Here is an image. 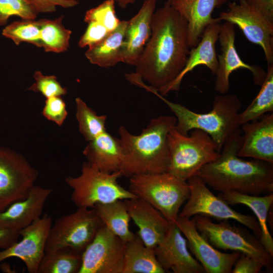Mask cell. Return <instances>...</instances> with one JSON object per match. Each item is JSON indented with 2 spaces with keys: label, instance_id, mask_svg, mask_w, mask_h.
<instances>
[{
  "label": "cell",
  "instance_id": "cell-41",
  "mask_svg": "<svg viewBox=\"0 0 273 273\" xmlns=\"http://www.w3.org/2000/svg\"><path fill=\"white\" fill-rule=\"evenodd\" d=\"M20 231L0 227V249H6L17 242Z\"/></svg>",
  "mask_w": 273,
  "mask_h": 273
},
{
  "label": "cell",
  "instance_id": "cell-6",
  "mask_svg": "<svg viewBox=\"0 0 273 273\" xmlns=\"http://www.w3.org/2000/svg\"><path fill=\"white\" fill-rule=\"evenodd\" d=\"M128 190L159 210L170 223H175L190 192L187 180L166 171L133 175Z\"/></svg>",
  "mask_w": 273,
  "mask_h": 273
},
{
  "label": "cell",
  "instance_id": "cell-8",
  "mask_svg": "<svg viewBox=\"0 0 273 273\" xmlns=\"http://www.w3.org/2000/svg\"><path fill=\"white\" fill-rule=\"evenodd\" d=\"M103 225L95 208L79 207L52 223L45 252L64 250L81 255Z\"/></svg>",
  "mask_w": 273,
  "mask_h": 273
},
{
  "label": "cell",
  "instance_id": "cell-15",
  "mask_svg": "<svg viewBox=\"0 0 273 273\" xmlns=\"http://www.w3.org/2000/svg\"><path fill=\"white\" fill-rule=\"evenodd\" d=\"M175 224L187 241L191 254L207 273L232 272L241 253L219 251L213 246L198 231L193 218L178 216Z\"/></svg>",
  "mask_w": 273,
  "mask_h": 273
},
{
  "label": "cell",
  "instance_id": "cell-4",
  "mask_svg": "<svg viewBox=\"0 0 273 273\" xmlns=\"http://www.w3.org/2000/svg\"><path fill=\"white\" fill-rule=\"evenodd\" d=\"M146 90L163 101L175 115V128L179 132L187 135L193 129L203 130L215 142L219 152L228 140L241 127L239 114L242 104L236 95L227 93L216 96L212 110L202 113L166 100L151 86H147Z\"/></svg>",
  "mask_w": 273,
  "mask_h": 273
},
{
  "label": "cell",
  "instance_id": "cell-10",
  "mask_svg": "<svg viewBox=\"0 0 273 273\" xmlns=\"http://www.w3.org/2000/svg\"><path fill=\"white\" fill-rule=\"evenodd\" d=\"M187 181L190 187V195L178 216L191 218L196 215H202L221 221L232 219L249 228L260 238V228L255 217L232 208L225 201L214 195L198 176H194Z\"/></svg>",
  "mask_w": 273,
  "mask_h": 273
},
{
  "label": "cell",
  "instance_id": "cell-34",
  "mask_svg": "<svg viewBox=\"0 0 273 273\" xmlns=\"http://www.w3.org/2000/svg\"><path fill=\"white\" fill-rule=\"evenodd\" d=\"M38 12L28 0H0V26L12 16L24 20H34Z\"/></svg>",
  "mask_w": 273,
  "mask_h": 273
},
{
  "label": "cell",
  "instance_id": "cell-3",
  "mask_svg": "<svg viewBox=\"0 0 273 273\" xmlns=\"http://www.w3.org/2000/svg\"><path fill=\"white\" fill-rule=\"evenodd\" d=\"M172 116H160L150 121L139 135L130 133L124 126L118 129L122 149L120 171L122 175L157 173L167 171L169 152L167 135L175 126Z\"/></svg>",
  "mask_w": 273,
  "mask_h": 273
},
{
  "label": "cell",
  "instance_id": "cell-1",
  "mask_svg": "<svg viewBox=\"0 0 273 273\" xmlns=\"http://www.w3.org/2000/svg\"><path fill=\"white\" fill-rule=\"evenodd\" d=\"M191 49L187 22L167 1L153 13L151 35L135 73L158 90L179 74Z\"/></svg>",
  "mask_w": 273,
  "mask_h": 273
},
{
  "label": "cell",
  "instance_id": "cell-14",
  "mask_svg": "<svg viewBox=\"0 0 273 273\" xmlns=\"http://www.w3.org/2000/svg\"><path fill=\"white\" fill-rule=\"evenodd\" d=\"M52 223V217L44 214L21 230V239L0 250V263L10 258H18L24 263L28 272L37 273Z\"/></svg>",
  "mask_w": 273,
  "mask_h": 273
},
{
  "label": "cell",
  "instance_id": "cell-37",
  "mask_svg": "<svg viewBox=\"0 0 273 273\" xmlns=\"http://www.w3.org/2000/svg\"><path fill=\"white\" fill-rule=\"evenodd\" d=\"M42 114L48 120L61 125L67 116L66 105L61 97L46 99Z\"/></svg>",
  "mask_w": 273,
  "mask_h": 273
},
{
  "label": "cell",
  "instance_id": "cell-31",
  "mask_svg": "<svg viewBox=\"0 0 273 273\" xmlns=\"http://www.w3.org/2000/svg\"><path fill=\"white\" fill-rule=\"evenodd\" d=\"M81 255L70 251L58 250L45 252L37 273H78Z\"/></svg>",
  "mask_w": 273,
  "mask_h": 273
},
{
  "label": "cell",
  "instance_id": "cell-23",
  "mask_svg": "<svg viewBox=\"0 0 273 273\" xmlns=\"http://www.w3.org/2000/svg\"><path fill=\"white\" fill-rule=\"evenodd\" d=\"M228 0H168L171 6L187 21L188 40L191 48L196 47L205 28L221 21L213 18L212 14L215 8Z\"/></svg>",
  "mask_w": 273,
  "mask_h": 273
},
{
  "label": "cell",
  "instance_id": "cell-26",
  "mask_svg": "<svg viewBox=\"0 0 273 273\" xmlns=\"http://www.w3.org/2000/svg\"><path fill=\"white\" fill-rule=\"evenodd\" d=\"M154 248L147 247L136 234L125 243L122 273H164Z\"/></svg>",
  "mask_w": 273,
  "mask_h": 273
},
{
  "label": "cell",
  "instance_id": "cell-9",
  "mask_svg": "<svg viewBox=\"0 0 273 273\" xmlns=\"http://www.w3.org/2000/svg\"><path fill=\"white\" fill-rule=\"evenodd\" d=\"M193 218L199 232L215 248L240 252L261 261L265 267L272 268V257L259 239L245 229L231 225L226 220L214 223L210 217L202 215Z\"/></svg>",
  "mask_w": 273,
  "mask_h": 273
},
{
  "label": "cell",
  "instance_id": "cell-20",
  "mask_svg": "<svg viewBox=\"0 0 273 273\" xmlns=\"http://www.w3.org/2000/svg\"><path fill=\"white\" fill-rule=\"evenodd\" d=\"M124 201L130 218L138 227L136 234L146 246L154 248L163 240L171 223L159 210L140 198Z\"/></svg>",
  "mask_w": 273,
  "mask_h": 273
},
{
  "label": "cell",
  "instance_id": "cell-24",
  "mask_svg": "<svg viewBox=\"0 0 273 273\" xmlns=\"http://www.w3.org/2000/svg\"><path fill=\"white\" fill-rule=\"evenodd\" d=\"M82 153L87 162L100 170L120 171L123 154L119 139L106 131L88 142Z\"/></svg>",
  "mask_w": 273,
  "mask_h": 273
},
{
  "label": "cell",
  "instance_id": "cell-30",
  "mask_svg": "<svg viewBox=\"0 0 273 273\" xmlns=\"http://www.w3.org/2000/svg\"><path fill=\"white\" fill-rule=\"evenodd\" d=\"M63 16L54 20L42 19L38 21L40 26L41 47L47 52L61 53L67 50L71 31L62 24Z\"/></svg>",
  "mask_w": 273,
  "mask_h": 273
},
{
  "label": "cell",
  "instance_id": "cell-18",
  "mask_svg": "<svg viewBox=\"0 0 273 273\" xmlns=\"http://www.w3.org/2000/svg\"><path fill=\"white\" fill-rule=\"evenodd\" d=\"M156 0H145L138 13L127 21L121 49V62L135 66L150 37Z\"/></svg>",
  "mask_w": 273,
  "mask_h": 273
},
{
  "label": "cell",
  "instance_id": "cell-16",
  "mask_svg": "<svg viewBox=\"0 0 273 273\" xmlns=\"http://www.w3.org/2000/svg\"><path fill=\"white\" fill-rule=\"evenodd\" d=\"M235 25L224 22L221 24L218 39L220 54L217 55L218 68L216 74L214 89L219 94H225L230 90V76L239 69L249 70L253 74L254 83L261 85L266 76V72L260 67L244 62L240 57L235 47Z\"/></svg>",
  "mask_w": 273,
  "mask_h": 273
},
{
  "label": "cell",
  "instance_id": "cell-29",
  "mask_svg": "<svg viewBox=\"0 0 273 273\" xmlns=\"http://www.w3.org/2000/svg\"><path fill=\"white\" fill-rule=\"evenodd\" d=\"M273 111V64H267L260 89L248 106L239 114L240 125L258 119Z\"/></svg>",
  "mask_w": 273,
  "mask_h": 273
},
{
  "label": "cell",
  "instance_id": "cell-13",
  "mask_svg": "<svg viewBox=\"0 0 273 273\" xmlns=\"http://www.w3.org/2000/svg\"><path fill=\"white\" fill-rule=\"evenodd\" d=\"M125 243L104 225L81 254L78 273H122Z\"/></svg>",
  "mask_w": 273,
  "mask_h": 273
},
{
  "label": "cell",
  "instance_id": "cell-17",
  "mask_svg": "<svg viewBox=\"0 0 273 273\" xmlns=\"http://www.w3.org/2000/svg\"><path fill=\"white\" fill-rule=\"evenodd\" d=\"M156 257L165 272L203 273L202 265L189 250L187 241L175 223L154 248Z\"/></svg>",
  "mask_w": 273,
  "mask_h": 273
},
{
  "label": "cell",
  "instance_id": "cell-21",
  "mask_svg": "<svg viewBox=\"0 0 273 273\" xmlns=\"http://www.w3.org/2000/svg\"><path fill=\"white\" fill-rule=\"evenodd\" d=\"M220 26V23L216 22L205 28L197 45L191 48L186 65L179 74L170 83L157 90L161 96H164L171 91L178 90L184 76L198 66L204 65L213 75H216L218 60L215 45Z\"/></svg>",
  "mask_w": 273,
  "mask_h": 273
},
{
  "label": "cell",
  "instance_id": "cell-43",
  "mask_svg": "<svg viewBox=\"0 0 273 273\" xmlns=\"http://www.w3.org/2000/svg\"><path fill=\"white\" fill-rule=\"evenodd\" d=\"M136 0H115L119 7L124 9L128 5L133 4Z\"/></svg>",
  "mask_w": 273,
  "mask_h": 273
},
{
  "label": "cell",
  "instance_id": "cell-36",
  "mask_svg": "<svg viewBox=\"0 0 273 273\" xmlns=\"http://www.w3.org/2000/svg\"><path fill=\"white\" fill-rule=\"evenodd\" d=\"M33 77L35 82L27 90L41 93L44 97H61L67 94L66 88L63 87L54 75H44L39 71L35 72Z\"/></svg>",
  "mask_w": 273,
  "mask_h": 273
},
{
  "label": "cell",
  "instance_id": "cell-35",
  "mask_svg": "<svg viewBox=\"0 0 273 273\" xmlns=\"http://www.w3.org/2000/svg\"><path fill=\"white\" fill-rule=\"evenodd\" d=\"M115 0H106L97 7L87 11L84 21L97 22L111 32L115 29L120 21L116 15Z\"/></svg>",
  "mask_w": 273,
  "mask_h": 273
},
{
  "label": "cell",
  "instance_id": "cell-42",
  "mask_svg": "<svg viewBox=\"0 0 273 273\" xmlns=\"http://www.w3.org/2000/svg\"><path fill=\"white\" fill-rule=\"evenodd\" d=\"M247 1L249 5L273 22V0H247Z\"/></svg>",
  "mask_w": 273,
  "mask_h": 273
},
{
  "label": "cell",
  "instance_id": "cell-5",
  "mask_svg": "<svg viewBox=\"0 0 273 273\" xmlns=\"http://www.w3.org/2000/svg\"><path fill=\"white\" fill-rule=\"evenodd\" d=\"M167 141L169 161L166 172L184 180L197 175L220 153L210 136L200 129H193L189 135H184L174 126L168 132Z\"/></svg>",
  "mask_w": 273,
  "mask_h": 273
},
{
  "label": "cell",
  "instance_id": "cell-19",
  "mask_svg": "<svg viewBox=\"0 0 273 273\" xmlns=\"http://www.w3.org/2000/svg\"><path fill=\"white\" fill-rule=\"evenodd\" d=\"M244 135L238 153L273 165V113L241 125Z\"/></svg>",
  "mask_w": 273,
  "mask_h": 273
},
{
  "label": "cell",
  "instance_id": "cell-27",
  "mask_svg": "<svg viewBox=\"0 0 273 273\" xmlns=\"http://www.w3.org/2000/svg\"><path fill=\"white\" fill-rule=\"evenodd\" d=\"M127 21H120L117 28L100 43L88 48L85 56L93 64L109 68L121 62V49Z\"/></svg>",
  "mask_w": 273,
  "mask_h": 273
},
{
  "label": "cell",
  "instance_id": "cell-11",
  "mask_svg": "<svg viewBox=\"0 0 273 273\" xmlns=\"http://www.w3.org/2000/svg\"><path fill=\"white\" fill-rule=\"evenodd\" d=\"M38 175L21 155L0 147V212L27 197Z\"/></svg>",
  "mask_w": 273,
  "mask_h": 273
},
{
  "label": "cell",
  "instance_id": "cell-25",
  "mask_svg": "<svg viewBox=\"0 0 273 273\" xmlns=\"http://www.w3.org/2000/svg\"><path fill=\"white\" fill-rule=\"evenodd\" d=\"M217 196L230 205L242 204L253 212L260 228V242L272 257L273 239L268 227L269 211L273 202L272 193L260 196L228 192L219 193Z\"/></svg>",
  "mask_w": 273,
  "mask_h": 273
},
{
  "label": "cell",
  "instance_id": "cell-22",
  "mask_svg": "<svg viewBox=\"0 0 273 273\" xmlns=\"http://www.w3.org/2000/svg\"><path fill=\"white\" fill-rule=\"evenodd\" d=\"M53 190L34 185L25 198L0 212V227L20 231L41 216Z\"/></svg>",
  "mask_w": 273,
  "mask_h": 273
},
{
  "label": "cell",
  "instance_id": "cell-28",
  "mask_svg": "<svg viewBox=\"0 0 273 273\" xmlns=\"http://www.w3.org/2000/svg\"><path fill=\"white\" fill-rule=\"evenodd\" d=\"M103 225L124 243L135 234L129 229L130 217L124 200L97 204L94 208Z\"/></svg>",
  "mask_w": 273,
  "mask_h": 273
},
{
  "label": "cell",
  "instance_id": "cell-40",
  "mask_svg": "<svg viewBox=\"0 0 273 273\" xmlns=\"http://www.w3.org/2000/svg\"><path fill=\"white\" fill-rule=\"evenodd\" d=\"M38 13L53 12L56 6L65 8L74 7L79 4L76 0H28Z\"/></svg>",
  "mask_w": 273,
  "mask_h": 273
},
{
  "label": "cell",
  "instance_id": "cell-7",
  "mask_svg": "<svg viewBox=\"0 0 273 273\" xmlns=\"http://www.w3.org/2000/svg\"><path fill=\"white\" fill-rule=\"evenodd\" d=\"M121 176L120 171L105 172L86 161L83 163L79 175L67 177L65 182L72 189L71 199L78 208H93L97 204L137 197L119 184Z\"/></svg>",
  "mask_w": 273,
  "mask_h": 273
},
{
  "label": "cell",
  "instance_id": "cell-39",
  "mask_svg": "<svg viewBox=\"0 0 273 273\" xmlns=\"http://www.w3.org/2000/svg\"><path fill=\"white\" fill-rule=\"evenodd\" d=\"M265 267L261 261L241 254L233 268V273H258Z\"/></svg>",
  "mask_w": 273,
  "mask_h": 273
},
{
  "label": "cell",
  "instance_id": "cell-32",
  "mask_svg": "<svg viewBox=\"0 0 273 273\" xmlns=\"http://www.w3.org/2000/svg\"><path fill=\"white\" fill-rule=\"evenodd\" d=\"M76 104V117L79 130L85 140L89 142L106 131V115H98L80 98L75 99Z\"/></svg>",
  "mask_w": 273,
  "mask_h": 273
},
{
  "label": "cell",
  "instance_id": "cell-38",
  "mask_svg": "<svg viewBox=\"0 0 273 273\" xmlns=\"http://www.w3.org/2000/svg\"><path fill=\"white\" fill-rule=\"evenodd\" d=\"M87 23V27L78 41V46L80 48H89L95 46L104 39L110 33L97 22L90 21Z\"/></svg>",
  "mask_w": 273,
  "mask_h": 273
},
{
  "label": "cell",
  "instance_id": "cell-12",
  "mask_svg": "<svg viewBox=\"0 0 273 273\" xmlns=\"http://www.w3.org/2000/svg\"><path fill=\"white\" fill-rule=\"evenodd\" d=\"M218 18L238 26L249 41L261 47L267 64H273V22L247 0L229 3Z\"/></svg>",
  "mask_w": 273,
  "mask_h": 273
},
{
  "label": "cell",
  "instance_id": "cell-2",
  "mask_svg": "<svg viewBox=\"0 0 273 273\" xmlns=\"http://www.w3.org/2000/svg\"><path fill=\"white\" fill-rule=\"evenodd\" d=\"M242 130L237 129L224 144L218 157L204 165L197 174L219 193L235 192L260 196L273 192V166L266 162L245 160L238 156Z\"/></svg>",
  "mask_w": 273,
  "mask_h": 273
},
{
  "label": "cell",
  "instance_id": "cell-33",
  "mask_svg": "<svg viewBox=\"0 0 273 273\" xmlns=\"http://www.w3.org/2000/svg\"><path fill=\"white\" fill-rule=\"evenodd\" d=\"M2 35L12 40L16 45L26 42L41 47L38 21L23 19L14 21L3 29Z\"/></svg>",
  "mask_w": 273,
  "mask_h": 273
}]
</instances>
